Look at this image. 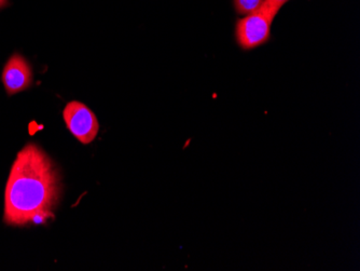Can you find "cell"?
<instances>
[{"instance_id": "cell-1", "label": "cell", "mask_w": 360, "mask_h": 271, "mask_svg": "<svg viewBox=\"0 0 360 271\" xmlns=\"http://www.w3.org/2000/svg\"><path fill=\"white\" fill-rule=\"evenodd\" d=\"M62 184L51 158L38 145L30 143L12 165L5 194L4 220L10 226L44 224L53 218Z\"/></svg>"}, {"instance_id": "cell-5", "label": "cell", "mask_w": 360, "mask_h": 271, "mask_svg": "<svg viewBox=\"0 0 360 271\" xmlns=\"http://www.w3.org/2000/svg\"><path fill=\"white\" fill-rule=\"evenodd\" d=\"M288 0H264V3L260 6L259 10L264 12L266 17L271 20H274L276 14L280 11L281 8L287 3Z\"/></svg>"}, {"instance_id": "cell-7", "label": "cell", "mask_w": 360, "mask_h": 271, "mask_svg": "<svg viewBox=\"0 0 360 271\" xmlns=\"http://www.w3.org/2000/svg\"><path fill=\"white\" fill-rule=\"evenodd\" d=\"M8 6H9V0H0V9H4Z\"/></svg>"}, {"instance_id": "cell-3", "label": "cell", "mask_w": 360, "mask_h": 271, "mask_svg": "<svg viewBox=\"0 0 360 271\" xmlns=\"http://www.w3.org/2000/svg\"><path fill=\"white\" fill-rule=\"evenodd\" d=\"M65 122L68 130L82 144H90L94 141L100 125L94 113L86 105L80 102H70L63 111Z\"/></svg>"}, {"instance_id": "cell-2", "label": "cell", "mask_w": 360, "mask_h": 271, "mask_svg": "<svg viewBox=\"0 0 360 271\" xmlns=\"http://www.w3.org/2000/svg\"><path fill=\"white\" fill-rule=\"evenodd\" d=\"M273 20L260 10L248 14L238 20L236 27V38L243 50H252L269 42Z\"/></svg>"}, {"instance_id": "cell-6", "label": "cell", "mask_w": 360, "mask_h": 271, "mask_svg": "<svg viewBox=\"0 0 360 271\" xmlns=\"http://www.w3.org/2000/svg\"><path fill=\"white\" fill-rule=\"evenodd\" d=\"M264 0H234V8L238 14H250L257 11Z\"/></svg>"}, {"instance_id": "cell-4", "label": "cell", "mask_w": 360, "mask_h": 271, "mask_svg": "<svg viewBox=\"0 0 360 271\" xmlns=\"http://www.w3.org/2000/svg\"><path fill=\"white\" fill-rule=\"evenodd\" d=\"M32 70L30 63L21 54L15 53L4 68L3 84L9 96L27 90L32 84Z\"/></svg>"}]
</instances>
